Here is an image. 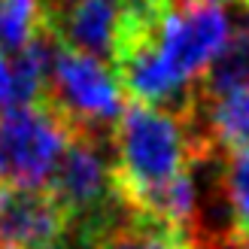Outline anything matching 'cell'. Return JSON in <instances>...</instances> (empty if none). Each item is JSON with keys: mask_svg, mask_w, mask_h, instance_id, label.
<instances>
[{"mask_svg": "<svg viewBox=\"0 0 249 249\" xmlns=\"http://www.w3.org/2000/svg\"><path fill=\"white\" fill-rule=\"evenodd\" d=\"M43 101L67 122L70 134L113 137L124 113V91L116 70L61 46L52 61Z\"/></svg>", "mask_w": 249, "mask_h": 249, "instance_id": "obj_2", "label": "cell"}, {"mask_svg": "<svg viewBox=\"0 0 249 249\" xmlns=\"http://www.w3.org/2000/svg\"><path fill=\"white\" fill-rule=\"evenodd\" d=\"M192 161L195 143L182 116L134 101L124 107L113 131V167L116 189L131 213L185 173Z\"/></svg>", "mask_w": 249, "mask_h": 249, "instance_id": "obj_1", "label": "cell"}, {"mask_svg": "<svg viewBox=\"0 0 249 249\" xmlns=\"http://www.w3.org/2000/svg\"><path fill=\"white\" fill-rule=\"evenodd\" d=\"M195 249H249V237L237 234L234 228H228V231H210V234H195Z\"/></svg>", "mask_w": 249, "mask_h": 249, "instance_id": "obj_11", "label": "cell"}, {"mask_svg": "<svg viewBox=\"0 0 249 249\" xmlns=\"http://www.w3.org/2000/svg\"><path fill=\"white\" fill-rule=\"evenodd\" d=\"M67 234V216L49 189L0 185V249H40Z\"/></svg>", "mask_w": 249, "mask_h": 249, "instance_id": "obj_5", "label": "cell"}, {"mask_svg": "<svg viewBox=\"0 0 249 249\" xmlns=\"http://www.w3.org/2000/svg\"><path fill=\"white\" fill-rule=\"evenodd\" d=\"M243 3V34H249V0H240Z\"/></svg>", "mask_w": 249, "mask_h": 249, "instance_id": "obj_12", "label": "cell"}, {"mask_svg": "<svg viewBox=\"0 0 249 249\" xmlns=\"http://www.w3.org/2000/svg\"><path fill=\"white\" fill-rule=\"evenodd\" d=\"M89 249H195V234L131 213L116 228L101 234Z\"/></svg>", "mask_w": 249, "mask_h": 249, "instance_id": "obj_7", "label": "cell"}, {"mask_svg": "<svg viewBox=\"0 0 249 249\" xmlns=\"http://www.w3.org/2000/svg\"><path fill=\"white\" fill-rule=\"evenodd\" d=\"M67 143V122L46 101L0 116V185L46 189Z\"/></svg>", "mask_w": 249, "mask_h": 249, "instance_id": "obj_3", "label": "cell"}, {"mask_svg": "<svg viewBox=\"0 0 249 249\" xmlns=\"http://www.w3.org/2000/svg\"><path fill=\"white\" fill-rule=\"evenodd\" d=\"M231 21L222 6L213 3H173L155 34V49L173 76L195 85L228 43Z\"/></svg>", "mask_w": 249, "mask_h": 249, "instance_id": "obj_4", "label": "cell"}, {"mask_svg": "<svg viewBox=\"0 0 249 249\" xmlns=\"http://www.w3.org/2000/svg\"><path fill=\"white\" fill-rule=\"evenodd\" d=\"M246 85H249V34L237 31L234 36H228L222 52L197 76L195 94L197 101H216V97H225L237 89H246Z\"/></svg>", "mask_w": 249, "mask_h": 249, "instance_id": "obj_8", "label": "cell"}, {"mask_svg": "<svg viewBox=\"0 0 249 249\" xmlns=\"http://www.w3.org/2000/svg\"><path fill=\"white\" fill-rule=\"evenodd\" d=\"M43 31L40 0H0V55L21 52Z\"/></svg>", "mask_w": 249, "mask_h": 249, "instance_id": "obj_9", "label": "cell"}, {"mask_svg": "<svg viewBox=\"0 0 249 249\" xmlns=\"http://www.w3.org/2000/svg\"><path fill=\"white\" fill-rule=\"evenodd\" d=\"M58 49V36L43 24V31L21 52L0 55V116L28 109L43 101Z\"/></svg>", "mask_w": 249, "mask_h": 249, "instance_id": "obj_6", "label": "cell"}, {"mask_svg": "<svg viewBox=\"0 0 249 249\" xmlns=\"http://www.w3.org/2000/svg\"><path fill=\"white\" fill-rule=\"evenodd\" d=\"M219 192L225 201L234 231L249 237V149L246 152H231L219 173Z\"/></svg>", "mask_w": 249, "mask_h": 249, "instance_id": "obj_10", "label": "cell"}]
</instances>
